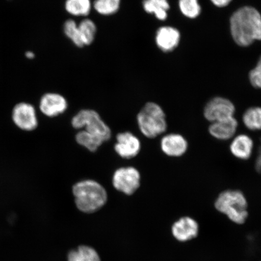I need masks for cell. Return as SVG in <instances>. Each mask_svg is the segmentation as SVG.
<instances>
[{
	"instance_id": "obj_1",
	"label": "cell",
	"mask_w": 261,
	"mask_h": 261,
	"mask_svg": "<svg viewBox=\"0 0 261 261\" xmlns=\"http://www.w3.org/2000/svg\"><path fill=\"white\" fill-rule=\"evenodd\" d=\"M230 30L236 43L248 47L261 41V15L252 6H244L234 12L230 19Z\"/></svg>"
},
{
	"instance_id": "obj_2",
	"label": "cell",
	"mask_w": 261,
	"mask_h": 261,
	"mask_svg": "<svg viewBox=\"0 0 261 261\" xmlns=\"http://www.w3.org/2000/svg\"><path fill=\"white\" fill-rule=\"evenodd\" d=\"M75 204L80 211L92 214L100 210L107 203L106 189L93 179H84L73 187Z\"/></svg>"
},
{
	"instance_id": "obj_3",
	"label": "cell",
	"mask_w": 261,
	"mask_h": 261,
	"mask_svg": "<svg viewBox=\"0 0 261 261\" xmlns=\"http://www.w3.org/2000/svg\"><path fill=\"white\" fill-rule=\"evenodd\" d=\"M214 205L218 212L237 224H244L249 217L247 198L240 190L228 189L221 192Z\"/></svg>"
},
{
	"instance_id": "obj_4",
	"label": "cell",
	"mask_w": 261,
	"mask_h": 261,
	"mask_svg": "<svg viewBox=\"0 0 261 261\" xmlns=\"http://www.w3.org/2000/svg\"><path fill=\"white\" fill-rule=\"evenodd\" d=\"M140 132L149 139H154L164 133L168 128L166 114L159 104L146 103L137 116Z\"/></svg>"
},
{
	"instance_id": "obj_5",
	"label": "cell",
	"mask_w": 261,
	"mask_h": 261,
	"mask_svg": "<svg viewBox=\"0 0 261 261\" xmlns=\"http://www.w3.org/2000/svg\"><path fill=\"white\" fill-rule=\"evenodd\" d=\"M74 128H84L92 135L102 139L104 142L108 141L112 137V130L104 122L96 111L90 109L81 110L71 120Z\"/></svg>"
},
{
	"instance_id": "obj_6",
	"label": "cell",
	"mask_w": 261,
	"mask_h": 261,
	"mask_svg": "<svg viewBox=\"0 0 261 261\" xmlns=\"http://www.w3.org/2000/svg\"><path fill=\"white\" fill-rule=\"evenodd\" d=\"M140 174L133 167L120 168L114 173L113 185L116 190L127 195H132L138 191L140 186Z\"/></svg>"
},
{
	"instance_id": "obj_7",
	"label": "cell",
	"mask_w": 261,
	"mask_h": 261,
	"mask_svg": "<svg viewBox=\"0 0 261 261\" xmlns=\"http://www.w3.org/2000/svg\"><path fill=\"white\" fill-rule=\"evenodd\" d=\"M236 106L231 101L223 97L212 98L205 106L204 116L211 123L234 117Z\"/></svg>"
},
{
	"instance_id": "obj_8",
	"label": "cell",
	"mask_w": 261,
	"mask_h": 261,
	"mask_svg": "<svg viewBox=\"0 0 261 261\" xmlns=\"http://www.w3.org/2000/svg\"><path fill=\"white\" fill-rule=\"evenodd\" d=\"M12 120L18 128L24 130H33L37 128V113L34 106L28 102H19L13 109Z\"/></svg>"
},
{
	"instance_id": "obj_9",
	"label": "cell",
	"mask_w": 261,
	"mask_h": 261,
	"mask_svg": "<svg viewBox=\"0 0 261 261\" xmlns=\"http://www.w3.org/2000/svg\"><path fill=\"white\" fill-rule=\"evenodd\" d=\"M200 226L194 218L185 216L179 218L173 223L171 232L173 237L179 242L185 243L197 237Z\"/></svg>"
},
{
	"instance_id": "obj_10",
	"label": "cell",
	"mask_w": 261,
	"mask_h": 261,
	"mask_svg": "<svg viewBox=\"0 0 261 261\" xmlns=\"http://www.w3.org/2000/svg\"><path fill=\"white\" fill-rule=\"evenodd\" d=\"M116 139L114 150L122 158L130 159L139 154L141 149V143L133 134L130 132L119 133Z\"/></svg>"
},
{
	"instance_id": "obj_11",
	"label": "cell",
	"mask_w": 261,
	"mask_h": 261,
	"mask_svg": "<svg viewBox=\"0 0 261 261\" xmlns=\"http://www.w3.org/2000/svg\"><path fill=\"white\" fill-rule=\"evenodd\" d=\"M39 107L45 116L54 117L60 115L67 110L68 102L60 94L47 93L41 97Z\"/></svg>"
},
{
	"instance_id": "obj_12",
	"label": "cell",
	"mask_w": 261,
	"mask_h": 261,
	"mask_svg": "<svg viewBox=\"0 0 261 261\" xmlns=\"http://www.w3.org/2000/svg\"><path fill=\"white\" fill-rule=\"evenodd\" d=\"M188 142L184 136L179 134L171 133L163 136L161 142L162 151L171 158H180L188 149Z\"/></svg>"
},
{
	"instance_id": "obj_13",
	"label": "cell",
	"mask_w": 261,
	"mask_h": 261,
	"mask_svg": "<svg viewBox=\"0 0 261 261\" xmlns=\"http://www.w3.org/2000/svg\"><path fill=\"white\" fill-rule=\"evenodd\" d=\"M180 38V33L177 29L172 26H162L156 32L155 41L159 49L168 53L178 47Z\"/></svg>"
},
{
	"instance_id": "obj_14",
	"label": "cell",
	"mask_w": 261,
	"mask_h": 261,
	"mask_svg": "<svg viewBox=\"0 0 261 261\" xmlns=\"http://www.w3.org/2000/svg\"><path fill=\"white\" fill-rule=\"evenodd\" d=\"M238 127V120L232 117L211 123L208 133L215 139L224 141L234 138Z\"/></svg>"
},
{
	"instance_id": "obj_15",
	"label": "cell",
	"mask_w": 261,
	"mask_h": 261,
	"mask_svg": "<svg viewBox=\"0 0 261 261\" xmlns=\"http://www.w3.org/2000/svg\"><path fill=\"white\" fill-rule=\"evenodd\" d=\"M254 148L253 140L247 135H239L234 137L230 145V151L234 158L241 161H247L252 155Z\"/></svg>"
},
{
	"instance_id": "obj_16",
	"label": "cell",
	"mask_w": 261,
	"mask_h": 261,
	"mask_svg": "<svg viewBox=\"0 0 261 261\" xmlns=\"http://www.w3.org/2000/svg\"><path fill=\"white\" fill-rule=\"evenodd\" d=\"M143 8L149 14L154 15L160 21L168 18L170 5L168 0H143Z\"/></svg>"
},
{
	"instance_id": "obj_17",
	"label": "cell",
	"mask_w": 261,
	"mask_h": 261,
	"mask_svg": "<svg viewBox=\"0 0 261 261\" xmlns=\"http://www.w3.org/2000/svg\"><path fill=\"white\" fill-rule=\"evenodd\" d=\"M64 7L71 16L87 18L93 9V3L91 0H66Z\"/></svg>"
},
{
	"instance_id": "obj_18",
	"label": "cell",
	"mask_w": 261,
	"mask_h": 261,
	"mask_svg": "<svg viewBox=\"0 0 261 261\" xmlns=\"http://www.w3.org/2000/svg\"><path fill=\"white\" fill-rule=\"evenodd\" d=\"M82 43L84 47L93 43L97 34V27L92 19L84 18L78 23Z\"/></svg>"
},
{
	"instance_id": "obj_19",
	"label": "cell",
	"mask_w": 261,
	"mask_h": 261,
	"mask_svg": "<svg viewBox=\"0 0 261 261\" xmlns=\"http://www.w3.org/2000/svg\"><path fill=\"white\" fill-rule=\"evenodd\" d=\"M245 126L251 130H261V107H252L246 110L243 115Z\"/></svg>"
},
{
	"instance_id": "obj_20",
	"label": "cell",
	"mask_w": 261,
	"mask_h": 261,
	"mask_svg": "<svg viewBox=\"0 0 261 261\" xmlns=\"http://www.w3.org/2000/svg\"><path fill=\"white\" fill-rule=\"evenodd\" d=\"M120 5L121 0H94L93 9L100 15L111 16L119 11Z\"/></svg>"
},
{
	"instance_id": "obj_21",
	"label": "cell",
	"mask_w": 261,
	"mask_h": 261,
	"mask_svg": "<svg viewBox=\"0 0 261 261\" xmlns=\"http://www.w3.org/2000/svg\"><path fill=\"white\" fill-rule=\"evenodd\" d=\"M78 144L85 147L90 152H95L102 145L103 141L98 137L92 135L86 130H81L76 136Z\"/></svg>"
},
{
	"instance_id": "obj_22",
	"label": "cell",
	"mask_w": 261,
	"mask_h": 261,
	"mask_svg": "<svg viewBox=\"0 0 261 261\" xmlns=\"http://www.w3.org/2000/svg\"><path fill=\"white\" fill-rule=\"evenodd\" d=\"M178 6L181 14L188 18L195 19L201 14L198 0H178Z\"/></svg>"
},
{
	"instance_id": "obj_23",
	"label": "cell",
	"mask_w": 261,
	"mask_h": 261,
	"mask_svg": "<svg viewBox=\"0 0 261 261\" xmlns=\"http://www.w3.org/2000/svg\"><path fill=\"white\" fill-rule=\"evenodd\" d=\"M63 32L74 45L80 48L84 47L81 40L78 23L76 21L73 19H68L65 21L63 25Z\"/></svg>"
},
{
	"instance_id": "obj_24",
	"label": "cell",
	"mask_w": 261,
	"mask_h": 261,
	"mask_svg": "<svg viewBox=\"0 0 261 261\" xmlns=\"http://www.w3.org/2000/svg\"><path fill=\"white\" fill-rule=\"evenodd\" d=\"M77 250L83 261H100L99 254L92 247L81 246Z\"/></svg>"
},
{
	"instance_id": "obj_25",
	"label": "cell",
	"mask_w": 261,
	"mask_h": 261,
	"mask_svg": "<svg viewBox=\"0 0 261 261\" xmlns=\"http://www.w3.org/2000/svg\"><path fill=\"white\" fill-rule=\"evenodd\" d=\"M249 77L250 83L253 87L261 89V56L255 67L250 71Z\"/></svg>"
},
{
	"instance_id": "obj_26",
	"label": "cell",
	"mask_w": 261,
	"mask_h": 261,
	"mask_svg": "<svg viewBox=\"0 0 261 261\" xmlns=\"http://www.w3.org/2000/svg\"><path fill=\"white\" fill-rule=\"evenodd\" d=\"M68 261H83L77 250H71L68 254Z\"/></svg>"
},
{
	"instance_id": "obj_27",
	"label": "cell",
	"mask_w": 261,
	"mask_h": 261,
	"mask_svg": "<svg viewBox=\"0 0 261 261\" xmlns=\"http://www.w3.org/2000/svg\"><path fill=\"white\" fill-rule=\"evenodd\" d=\"M212 4L218 8L226 7L232 0H210Z\"/></svg>"
},
{
	"instance_id": "obj_28",
	"label": "cell",
	"mask_w": 261,
	"mask_h": 261,
	"mask_svg": "<svg viewBox=\"0 0 261 261\" xmlns=\"http://www.w3.org/2000/svg\"><path fill=\"white\" fill-rule=\"evenodd\" d=\"M256 170L261 174V145L258 150V155H257L255 162Z\"/></svg>"
},
{
	"instance_id": "obj_29",
	"label": "cell",
	"mask_w": 261,
	"mask_h": 261,
	"mask_svg": "<svg viewBox=\"0 0 261 261\" xmlns=\"http://www.w3.org/2000/svg\"><path fill=\"white\" fill-rule=\"evenodd\" d=\"M25 57L28 59V60H34V59L35 58V54L34 52H33L31 50H28L25 51Z\"/></svg>"
}]
</instances>
